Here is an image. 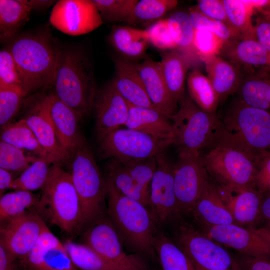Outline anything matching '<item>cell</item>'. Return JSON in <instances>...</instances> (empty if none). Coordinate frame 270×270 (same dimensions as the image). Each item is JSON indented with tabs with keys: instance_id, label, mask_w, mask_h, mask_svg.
Listing matches in <instances>:
<instances>
[{
	"instance_id": "cell-1",
	"label": "cell",
	"mask_w": 270,
	"mask_h": 270,
	"mask_svg": "<svg viewBox=\"0 0 270 270\" xmlns=\"http://www.w3.org/2000/svg\"><path fill=\"white\" fill-rule=\"evenodd\" d=\"M110 220L124 244L134 252L156 261L154 242L156 222L140 202L121 194L105 180Z\"/></svg>"
},
{
	"instance_id": "cell-2",
	"label": "cell",
	"mask_w": 270,
	"mask_h": 270,
	"mask_svg": "<svg viewBox=\"0 0 270 270\" xmlns=\"http://www.w3.org/2000/svg\"><path fill=\"white\" fill-rule=\"evenodd\" d=\"M255 156L220 135L200 152L209 176L224 193L254 188Z\"/></svg>"
},
{
	"instance_id": "cell-3",
	"label": "cell",
	"mask_w": 270,
	"mask_h": 270,
	"mask_svg": "<svg viewBox=\"0 0 270 270\" xmlns=\"http://www.w3.org/2000/svg\"><path fill=\"white\" fill-rule=\"evenodd\" d=\"M53 86L55 95L81 120L92 109L96 90L91 62L82 51L60 50Z\"/></svg>"
},
{
	"instance_id": "cell-4",
	"label": "cell",
	"mask_w": 270,
	"mask_h": 270,
	"mask_svg": "<svg viewBox=\"0 0 270 270\" xmlns=\"http://www.w3.org/2000/svg\"><path fill=\"white\" fill-rule=\"evenodd\" d=\"M28 94L53 86L60 50L46 34H24L12 40L8 48Z\"/></svg>"
},
{
	"instance_id": "cell-5",
	"label": "cell",
	"mask_w": 270,
	"mask_h": 270,
	"mask_svg": "<svg viewBox=\"0 0 270 270\" xmlns=\"http://www.w3.org/2000/svg\"><path fill=\"white\" fill-rule=\"evenodd\" d=\"M42 190L35 207L40 216L44 215L51 224L68 234L82 228L80 198L70 172L62 168V164L52 165Z\"/></svg>"
},
{
	"instance_id": "cell-6",
	"label": "cell",
	"mask_w": 270,
	"mask_h": 270,
	"mask_svg": "<svg viewBox=\"0 0 270 270\" xmlns=\"http://www.w3.org/2000/svg\"><path fill=\"white\" fill-rule=\"evenodd\" d=\"M220 136L254 155L270 150V112L250 106L238 98L222 118Z\"/></svg>"
},
{
	"instance_id": "cell-7",
	"label": "cell",
	"mask_w": 270,
	"mask_h": 270,
	"mask_svg": "<svg viewBox=\"0 0 270 270\" xmlns=\"http://www.w3.org/2000/svg\"><path fill=\"white\" fill-rule=\"evenodd\" d=\"M180 106L172 116L174 144L178 152L198 153L220 136L222 125L216 113L200 109L185 94L178 102Z\"/></svg>"
},
{
	"instance_id": "cell-8",
	"label": "cell",
	"mask_w": 270,
	"mask_h": 270,
	"mask_svg": "<svg viewBox=\"0 0 270 270\" xmlns=\"http://www.w3.org/2000/svg\"><path fill=\"white\" fill-rule=\"evenodd\" d=\"M70 160V173L80 200L83 228L102 217L106 198L105 180L85 138Z\"/></svg>"
},
{
	"instance_id": "cell-9",
	"label": "cell",
	"mask_w": 270,
	"mask_h": 270,
	"mask_svg": "<svg viewBox=\"0 0 270 270\" xmlns=\"http://www.w3.org/2000/svg\"><path fill=\"white\" fill-rule=\"evenodd\" d=\"M176 242L196 270H242L236 257L186 223L179 226Z\"/></svg>"
},
{
	"instance_id": "cell-10",
	"label": "cell",
	"mask_w": 270,
	"mask_h": 270,
	"mask_svg": "<svg viewBox=\"0 0 270 270\" xmlns=\"http://www.w3.org/2000/svg\"><path fill=\"white\" fill-rule=\"evenodd\" d=\"M98 142L101 158L119 162L156 156L172 144L170 142L127 128L113 130Z\"/></svg>"
},
{
	"instance_id": "cell-11",
	"label": "cell",
	"mask_w": 270,
	"mask_h": 270,
	"mask_svg": "<svg viewBox=\"0 0 270 270\" xmlns=\"http://www.w3.org/2000/svg\"><path fill=\"white\" fill-rule=\"evenodd\" d=\"M173 172L178 212L190 213L210 180L200 154L178 152Z\"/></svg>"
},
{
	"instance_id": "cell-12",
	"label": "cell",
	"mask_w": 270,
	"mask_h": 270,
	"mask_svg": "<svg viewBox=\"0 0 270 270\" xmlns=\"http://www.w3.org/2000/svg\"><path fill=\"white\" fill-rule=\"evenodd\" d=\"M0 223V242L22 260L48 228L35 208Z\"/></svg>"
},
{
	"instance_id": "cell-13",
	"label": "cell",
	"mask_w": 270,
	"mask_h": 270,
	"mask_svg": "<svg viewBox=\"0 0 270 270\" xmlns=\"http://www.w3.org/2000/svg\"><path fill=\"white\" fill-rule=\"evenodd\" d=\"M215 242L240 254L270 259V231L236 224L206 226L204 232Z\"/></svg>"
},
{
	"instance_id": "cell-14",
	"label": "cell",
	"mask_w": 270,
	"mask_h": 270,
	"mask_svg": "<svg viewBox=\"0 0 270 270\" xmlns=\"http://www.w3.org/2000/svg\"><path fill=\"white\" fill-rule=\"evenodd\" d=\"M52 25L61 32L80 36L89 33L103 22L92 0H60L52 8Z\"/></svg>"
},
{
	"instance_id": "cell-15",
	"label": "cell",
	"mask_w": 270,
	"mask_h": 270,
	"mask_svg": "<svg viewBox=\"0 0 270 270\" xmlns=\"http://www.w3.org/2000/svg\"><path fill=\"white\" fill-rule=\"evenodd\" d=\"M84 243L104 258L124 270H146L136 257L122 250V242L111 221L101 217L85 232Z\"/></svg>"
},
{
	"instance_id": "cell-16",
	"label": "cell",
	"mask_w": 270,
	"mask_h": 270,
	"mask_svg": "<svg viewBox=\"0 0 270 270\" xmlns=\"http://www.w3.org/2000/svg\"><path fill=\"white\" fill-rule=\"evenodd\" d=\"M156 168L150 184V205L157 223H163L178 212L174 191V164L166 151L156 156Z\"/></svg>"
},
{
	"instance_id": "cell-17",
	"label": "cell",
	"mask_w": 270,
	"mask_h": 270,
	"mask_svg": "<svg viewBox=\"0 0 270 270\" xmlns=\"http://www.w3.org/2000/svg\"><path fill=\"white\" fill-rule=\"evenodd\" d=\"M92 108L95 111L97 140L126 123L129 112L128 102L111 81L96 90Z\"/></svg>"
},
{
	"instance_id": "cell-18",
	"label": "cell",
	"mask_w": 270,
	"mask_h": 270,
	"mask_svg": "<svg viewBox=\"0 0 270 270\" xmlns=\"http://www.w3.org/2000/svg\"><path fill=\"white\" fill-rule=\"evenodd\" d=\"M40 100L50 118L61 146L70 156L85 138L79 128L80 120L54 93L50 92Z\"/></svg>"
},
{
	"instance_id": "cell-19",
	"label": "cell",
	"mask_w": 270,
	"mask_h": 270,
	"mask_svg": "<svg viewBox=\"0 0 270 270\" xmlns=\"http://www.w3.org/2000/svg\"><path fill=\"white\" fill-rule=\"evenodd\" d=\"M22 261L27 270H78L72 262L63 244L48 228Z\"/></svg>"
},
{
	"instance_id": "cell-20",
	"label": "cell",
	"mask_w": 270,
	"mask_h": 270,
	"mask_svg": "<svg viewBox=\"0 0 270 270\" xmlns=\"http://www.w3.org/2000/svg\"><path fill=\"white\" fill-rule=\"evenodd\" d=\"M134 66L154 106L170 120L177 111L178 103L168 88L160 62L146 59L141 63L134 64Z\"/></svg>"
},
{
	"instance_id": "cell-21",
	"label": "cell",
	"mask_w": 270,
	"mask_h": 270,
	"mask_svg": "<svg viewBox=\"0 0 270 270\" xmlns=\"http://www.w3.org/2000/svg\"><path fill=\"white\" fill-rule=\"evenodd\" d=\"M191 212L206 226L236 224L220 188L210 177Z\"/></svg>"
},
{
	"instance_id": "cell-22",
	"label": "cell",
	"mask_w": 270,
	"mask_h": 270,
	"mask_svg": "<svg viewBox=\"0 0 270 270\" xmlns=\"http://www.w3.org/2000/svg\"><path fill=\"white\" fill-rule=\"evenodd\" d=\"M114 76L112 82L124 100L134 106L156 110L146 92L134 64L118 58L114 61Z\"/></svg>"
},
{
	"instance_id": "cell-23",
	"label": "cell",
	"mask_w": 270,
	"mask_h": 270,
	"mask_svg": "<svg viewBox=\"0 0 270 270\" xmlns=\"http://www.w3.org/2000/svg\"><path fill=\"white\" fill-rule=\"evenodd\" d=\"M22 118L48 154L58 157L62 162L69 160L70 156L61 146L50 118L40 100Z\"/></svg>"
},
{
	"instance_id": "cell-24",
	"label": "cell",
	"mask_w": 270,
	"mask_h": 270,
	"mask_svg": "<svg viewBox=\"0 0 270 270\" xmlns=\"http://www.w3.org/2000/svg\"><path fill=\"white\" fill-rule=\"evenodd\" d=\"M128 104V116L124 126L152 138L173 144L174 134L172 122L159 111Z\"/></svg>"
},
{
	"instance_id": "cell-25",
	"label": "cell",
	"mask_w": 270,
	"mask_h": 270,
	"mask_svg": "<svg viewBox=\"0 0 270 270\" xmlns=\"http://www.w3.org/2000/svg\"><path fill=\"white\" fill-rule=\"evenodd\" d=\"M220 192L236 224L252 226L261 218L264 197L255 188H245L230 193Z\"/></svg>"
},
{
	"instance_id": "cell-26",
	"label": "cell",
	"mask_w": 270,
	"mask_h": 270,
	"mask_svg": "<svg viewBox=\"0 0 270 270\" xmlns=\"http://www.w3.org/2000/svg\"><path fill=\"white\" fill-rule=\"evenodd\" d=\"M220 55L238 68L244 65L270 68V51L254 38L224 42Z\"/></svg>"
},
{
	"instance_id": "cell-27",
	"label": "cell",
	"mask_w": 270,
	"mask_h": 270,
	"mask_svg": "<svg viewBox=\"0 0 270 270\" xmlns=\"http://www.w3.org/2000/svg\"><path fill=\"white\" fill-rule=\"evenodd\" d=\"M202 62L220 103L236 92L242 78L240 68L220 56L208 58Z\"/></svg>"
},
{
	"instance_id": "cell-28",
	"label": "cell",
	"mask_w": 270,
	"mask_h": 270,
	"mask_svg": "<svg viewBox=\"0 0 270 270\" xmlns=\"http://www.w3.org/2000/svg\"><path fill=\"white\" fill-rule=\"evenodd\" d=\"M195 62L177 49L163 52L159 62L168 88L173 98L178 103L185 95L186 74Z\"/></svg>"
},
{
	"instance_id": "cell-29",
	"label": "cell",
	"mask_w": 270,
	"mask_h": 270,
	"mask_svg": "<svg viewBox=\"0 0 270 270\" xmlns=\"http://www.w3.org/2000/svg\"><path fill=\"white\" fill-rule=\"evenodd\" d=\"M230 26L241 39L254 38L252 16L256 10H262L270 0H222Z\"/></svg>"
},
{
	"instance_id": "cell-30",
	"label": "cell",
	"mask_w": 270,
	"mask_h": 270,
	"mask_svg": "<svg viewBox=\"0 0 270 270\" xmlns=\"http://www.w3.org/2000/svg\"><path fill=\"white\" fill-rule=\"evenodd\" d=\"M109 40L118 52L130 58L142 56L150 44L146 30L122 26L112 28Z\"/></svg>"
},
{
	"instance_id": "cell-31",
	"label": "cell",
	"mask_w": 270,
	"mask_h": 270,
	"mask_svg": "<svg viewBox=\"0 0 270 270\" xmlns=\"http://www.w3.org/2000/svg\"><path fill=\"white\" fill-rule=\"evenodd\" d=\"M105 172L104 180L121 194L146 206L150 205V191L140 184L116 160L107 162Z\"/></svg>"
},
{
	"instance_id": "cell-32",
	"label": "cell",
	"mask_w": 270,
	"mask_h": 270,
	"mask_svg": "<svg viewBox=\"0 0 270 270\" xmlns=\"http://www.w3.org/2000/svg\"><path fill=\"white\" fill-rule=\"evenodd\" d=\"M245 104L270 112V76L253 74L242 78L236 91Z\"/></svg>"
},
{
	"instance_id": "cell-33",
	"label": "cell",
	"mask_w": 270,
	"mask_h": 270,
	"mask_svg": "<svg viewBox=\"0 0 270 270\" xmlns=\"http://www.w3.org/2000/svg\"><path fill=\"white\" fill-rule=\"evenodd\" d=\"M32 11L26 0H0L1 42L14 38L20 28L29 19Z\"/></svg>"
},
{
	"instance_id": "cell-34",
	"label": "cell",
	"mask_w": 270,
	"mask_h": 270,
	"mask_svg": "<svg viewBox=\"0 0 270 270\" xmlns=\"http://www.w3.org/2000/svg\"><path fill=\"white\" fill-rule=\"evenodd\" d=\"M62 162L58 157L50 154L38 157L14 179L10 188L30 192L42 190L48 180L52 165Z\"/></svg>"
},
{
	"instance_id": "cell-35",
	"label": "cell",
	"mask_w": 270,
	"mask_h": 270,
	"mask_svg": "<svg viewBox=\"0 0 270 270\" xmlns=\"http://www.w3.org/2000/svg\"><path fill=\"white\" fill-rule=\"evenodd\" d=\"M188 96L202 110L209 113H216L220 104L219 100L207 76L194 68L186 78Z\"/></svg>"
},
{
	"instance_id": "cell-36",
	"label": "cell",
	"mask_w": 270,
	"mask_h": 270,
	"mask_svg": "<svg viewBox=\"0 0 270 270\" xmlns=\"http://www.w3.org/2000/svg\"><path fill=\"white\" fill-rule=\"evenodd\" d=\"M154 246L162 270H196L184 252L162 232L156 231Z\"/></svg>"
},
{
	"instance_id": "cell-37",
	"label": "cell",
	"mask_w": 270,
	"mask_h": 270,
	"mask_svg": "<svg viewBox=\"0 0 270 270\" xmlns=\"http://www.w3.org/2000/svg\"><path fill=\"white\" fill-rule=\"evenodd\" d=\"M62 244L74 265L78 270H124L84 243L68 240Z\"/></svg>"
},
{
	"instance_id": "cell-38",
	"label": "cell",
	"mask_w": 270,
	"mask_h": 270,
	"mask_svg": "<svg viewBox=\"0 0 270 270\" xmlns=\"http://www.w3.org/2000/svg\"><path fill=\"white\" fill-rule=\"evenodd\" d=\"M0 140L22 150H28L38 157L45 156L48 154L23 118L1 128Z\"/></svg>"
},
{
	"instance_id": "cell-39",
	"label": "cell",
	"mask_w": 270,
	"mask_h": 270,
	"mask_svg": "<svg viewBox=\"0 0 270 270\" xmlns=\"http://www.w3.org/2000/svg\"><path fill=\"white\" fill-rule=\"evenodd\" d=\"M167 20L176 49L188 55L196 62L198 58L194 46L195 30L188 14L182 11L176 12L168 18Z\"/></svg>"
},
{
	"instance_id": "cell-40",
	"label": "cell",
	"mask_w": 270,
	"mask_h": 270,
	"mask_svg": "<svg viewBox=\"0 0 270 270\" xmlns=\"http://www.w3.org/2000/svg\"><path fill=\"white\" fill-rule=\"evenodd\" d=\"M40 198L32 192L23 190H14L4 194L0 198V222L35 208Z\"/></svg>"
},
{
	"instance_id": "cell-41",
	"label": "cell",
	"mask_w": 270,
	"mask_h": 270,
	"mask_svg": "<svg viewBox=\"0 0 270 270\" xmlns=\"http://www.w3.org/2000/svg\"><path fill=\"white\" fill-rule=\"evenodd\" d=\"M178 2L176 0H138L126 23L129 25H136L158 20L176 8Z\"/></svg>"
},
{
	"instance_id": "cell-42",
	"label": "cell",
	"mask_w": 270,
	"mask_h": 270,
	"mask_svg": "<svg viewBox=\"0 0 270 270\" xmlns=\"http://www.w3.org/2000/svg\"><path fill=\"white\" fill-rule=\"evenodd\" d=\"M103 21L125 22L130 16L138 0H92Z\"/></svg>"
},
{
	"instance_id": "cell-43",
	"label": "cell",
	"mask_w": 270,
	"mask_h": 270,
	"mask_svg": "<svg viewBox=\"0 0 270 270\" xmlns=\"http://www.w3.org/2000/svg\"><path fill=\"white\" fill-rule=\"evenodd\" d=\"M28 94L20 86L0 87V127L11 122L18 112L24 98Z\"/></svg>"
},
{
	"instance_id": "cell-44",
	"label": "cell",
	"mask_w": 270,
	"mask_h": 270,
	"mask_svg": "<svg viewBox=\"0 0 270 270\" xmlns=\"http://www.w3.org/2000/svg\"><path fill=\"white\" fill-rule=\"evenodd\" d=\"M188 14L195 30L209 31L224 42L241 39L240 34L233 28L222 22L206 17L198 10L196 6L190 8Z\"/></svg>"
},
{
	"instance_id": "cell-45",
	"label": "cell",
	"mask_w": 270,
	"mask_h": 270,
	"mask_svg": "<svg viewBox=\"0 0 270 270\" xmlns=\"http://www.w3.org/2000/svg\"><path fill=\"white\" fill-rule=\"evenodd\" d=\"M26 156L24 150L0 140V168L11 172H23L38 158Z\"/></svg>"
},
{
	"instance_id": "cell-46",
	"label": "cell",
	"mask_w": 270,
	"mask_h": 270,
	"mask_svg": "<svg viewBox=\"0 0 270 270\" xmlns=\"http://www.w3.org/2000/svg\"><path fill=\"white\" fill-rule=\"evenodd\" d=\"M118 162L140 184L150 191V182L156 168V156Z\"/></svg>"
},
{
	"instance_id": "cell-47",
	"label": "cell",
	"mask_w": 270,
	"mask_h": 270,
	"mask_svg": "<svg viewBox=\"0 0 270 270\" xmlns=\"http://www.w3.org/2000/svg\"><path fill=\"white\" fill-rule=\"evenodd\" d=\"M224 41L215 34L204 30H195L194 46L196 56L202 61L220 56Z\"/></svg>"
},
{
	"instance_id": "cell-48",
	"label": "cell",
	"mask_w": 270,
	"mask_h": 270,
	"mask_svg": "<svg viewBox=\"0 0 270 270\" xmlns=\"http://www.w3.org/2000/svg\"><path fill=\"white\" fill-rule=\"evenodd\" d=\"M10 86H20L24 88L14 57L9 49L6 48L0 52V87Z\"/></svg>"
},
{
	"instance_id": "cell-49",
	"label": "cell",
	"mask_w": 270,
	"mask_h": 270,
	"mask_svg": "<svg viewBox=\"0 0 270 270\" xmlns=\"http://www.w3.org/2000/svg\"><path fill=\"white\" fill-rule=\"evenodd\" d=\"M146 30L150 43L160 50L176 49L177 47L170 32L167 18L160 19L150 25Z\"/></svg>"
},
{
	"instance_id": "cell-50",
	"label": "cell",
	"mask_w": 270,
	"mask_h": 270,
	"mask_svg": "<svg viewBox=\"0 0 270 270\" xmlns=\"http://www.w3.org/2000/svg\"><path fill=\"white\" fill-rule=\"evenodd\" d=\"M254 162V188L264 198L270 196V150H264L256 154Z\"/></svg>"
},
{
	"instance_id": "cell-51",
	"label": "cell",
	"mask_w": 270,
	"mask_h": 270,
	"mask_svg": "<svg viewBox=\"0 0 270 270\" xmlns=\"http://www.w3.org/2000/svg\"><path fill=\"white\" fill-rule=\"evenodd\" d=\"M196 6L206 17L222 22L232 28L228 22L222 0H198Z\"/></svg>"
},
{
	"instance_id": "cell-52",
	"label": "cell",
	"mask_w": 270,
	"mask_h": 270,
	"mask_svg": "<svg viewBox=\"0 0 270 270\" xmlns=\"http://www.w3.org/2000/svg\"><path fill=\"white\" fill-rule=\"evenodd\" d=\"M255 22V39L270 51V18L258 16Z\"/></svg>"
},
{
	"instance_id": "cell-53",
	"label": "cell",
	"mask_w": 270,
	"mask_h": 270,
	"mask_svg": "<svg viewBox=\"0 0 270 270\" xmlns=\"http://www.w3.org/2000/svg\"><path fill=\"white\" fill-rule=\"evenodd\" d=\"M242 270H270V259L240 254L236 257Z\"/></svg>"
},
{
	"instance_id": "cell-54",
	"label": "cell",
	"mask_w": 270,
	"mask_h": 270,
	"mask_svg": "<svg viewBox=\"0 0 270 270\" xmlns=\"http://www.w3.org/2000/svg\"><path fill=\"white\" fill-rule=\"evenodd\" d=\"M16 257L0 242V270H14Z\"/></svg>"
},
{
	"instance_id": "cell-55",
	"label": "cell",
	"mask_w": 270,
	"mask_h": 270,
	"mask_svg": "<svg viewBox=\"0 0 270 270\" xmlns=\"http://www.w3.org/2000/svg\"><path fill=\"white\" fill-rule=\"evenodd\" d=\"M14 179L11 172L2 168H0V196L4 194V192L7 189L10 188Z\"/></svg>"
},
{
	"instance_id": "cell-56",
	"label": "cell",
	"mask_w": 270,
	"mask_h": 270,
	"mask_svg": "<svg viewBox=\"0 0 270 270\" xmlns=\"http://www.w3.org/2000/svg\"><path fill=\"white\" fill-rule=\"evenodd\" d=\"M261 218L266 222L265 228L270 231V196L264 198L261 208Z\"/></svg>"
},
{
	"instance_id": "cell-57",
	"label": "cell",
	"mask_w": 270,
	"mask_h": 270,
	"mask_svg": "<svg viewBox=\"0 0 270 270\" xmlns=\"http://www.w3.org/2000/svg\"><path fill=\"white\" fill-rule=\"evenodd\" d=\"M28 4L32 10H40L46 8L54 2V0H26Z\"/></svg>"
},
{
	"instance_id": "cell-58",
	"label": "cell",
	"mask_w": 270,
	"mask_h": 270,
	"mask_svg": "<svg viewBox=\"0 0 270 270\" xmlns=\"http://www.w3.org/2000/svg\"><path fill=\"white\" fill-rule=\"evenodd\" d=\"M268 7L270 8L269 10H262L261 12H262L264 15L270 18V4H268Z\"/></svg>"
},
{
	"instance_id": "cell-59",
	"label": "cell",
	"mask_w": 270,
	"mask_h": 270,
	"mask_svg": "<svg viewBox=\"0 0 270 270\" xmlns=\"http://www.w3.org/2000/svg\"></svg>"
}]
</instances>
